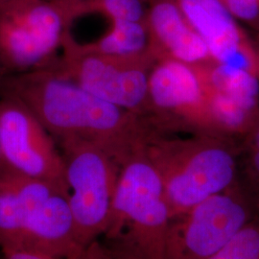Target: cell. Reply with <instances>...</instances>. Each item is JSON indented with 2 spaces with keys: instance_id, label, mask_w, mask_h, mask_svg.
Wrapping results in <instances>:
<instances>
[{
  "instance_id": "1",
  "label": "cell",
  "mask_w": 259,
  "mask_h": 259,
  "mask_svg": "<svg viewBox=\"0 0 259 259\" xmlns=\"http://www.w3.org/2000/svg\"><path fill=\"white\" fill-rule=\"evenodd\" d=\"M3 93L23 103L57 139H80L123 163L154 132L139 115L100 99L42 68L3 79Z\"/></svg>"
},
{
  "instance_id": "2",
  "label": "cell",
  "mask_w": 259,
  "mask_h": 259,
  "mask_svg": "<svg viewBox=\"0 0 259 259\" xmlns=\"http://www.w3.org/2000/svg\"><path fill=\"white\" fill-rule=\"evenodd\" d=\"M143 150L157 170L171 219L239 182V143L153 132Z\"/></svg>"
},
{
  "instance_id": "3",
  "label": "cell",
  "mask_w": 259,
  "mask_h": 259,
  "mask_svg": "<svg viewBox=\"0 0 259 259\" xmlns=\"http://www.w3.org/2000/svg\"><path fill=\"white\" fill-rule=\"evenodd\" d=\"M171 215L157 170L143 146L121 165L104 240L136 259H166Z\"/></svg>"
},
{
  "instance_id": "4",
  "label": "cell",
  "mask_w": 259,
  "mask_h": 259,
  "mask_svg": "<svg viewBox=\"0 0 259 259\" xmlns=\"http://www.w3.org/2000/svg\"><path fill=\"white\" fill-rule=\"evenodd\" d=\"M73 18L65 0H14L0 5V69L20 74L54 62Z\"/></svg>"
},
{
  "instance_id": "5",
  "label": "cell",
  "mask_w": 259,
  "mask_h": 259,
  "mask_svg": "<svg viewBox=\"0 0 259 259\" xmlns=\"http://www.w3.org/2000/svg\"><path fill=\"white\" fill-rule=\"evenodd\" d=\"M58 142L76 238L83 250L106 231L122 163L91 142L73 139Z\"/></svg>"
},
{
  "instance_id": "6",
  "label": "cell",
  "mask_w": 259,
  "mask_h": 259,
  "mask_svg": "<svg viewBox=\"0 0 259 259\" xmlns=\"http://www.w3.org/2000/svg\"><path fill=\"white\" fill-rule=\"evenodd\" d=\"M48 68L100 99L144 118L148 108L149 81L156 56H109L83 53L63 45Z\"/></svg>"
},
{
  "instance_id": "7",
  "label": "cell",
  "mask_w": 259,
  "mask_h": 259,
  "mask_svg": "<svg viewBox=\"0 0 259 259\" xmlns=\"http://www.w3.org/2000/svg\"><path fill=\"white\" fill-rule=\"evenodd\" d=\"M256 216L238 182L171 219L166 259H208Z\"/></svg>"
},
{
  "instance_id": "8",
  "label": "cell",
  "mask_w": 259,
  "mask_h": 259,
  "mask_svg": "<svg viewBox=\"0 0 259 259\" xmlns=\"http://www.w3.org/2000/svg\"><path fill=\"white\" fill-rule=\"evenodd\" d=\"M144 119L160 134L218 137L198 66L170 59L158 60L152 68Z\"/></svg>"
},
{
  "instance_id": "9",
  "label": "cell",
  "mask_w": 259,
  "mask_h": 259,
  "mask_svg": "<svg viewBox=\"0 0 259 259\" xmlns=\"http://www.w3.org/2000/svg\"><path fill=\"white\" fill-rule=\"evenodd\" d=\"M0 170L67 189L55 139L23 103L7 93L0 99Z\"/></svg>"
},
{
  "instance_id": "10",
  "label": "cell",
  "mask_w": 259,
  "mask_h": 259,
  "mask_svg": "<svg viewBox=\"0 0 259 259\" xmlns=\"http://www.w3.org/2000/svg\"><path fill=\"white\" fill-rule=\"evenodd\" d=\"M186 20L204 39L213 61L248 70L259 78L252 42L221 0H175Z\"/></svg>"
},
{
  "instance_id": "11",
  "label": "cell",
  "mask_w": 259,
  "mask_h": 259,
  "mask_svg": "<svg viewBox=\"0 0 259 259\" xmlns=\"http://www.w3.org/2000/svg\"><path fill=\"white\" fill-rule=\"evenodd\" d=\"M146 25L157 58L191 65L212 59L204 39L186 20L175 0H156L147 12Z\"/></svg>"
},
{
  "instance_id": "12",
  "label": "cell",
  "mask_w": 259,
  "mask_h": 259,
  "mask_svg": "<svg viewBox=\"0 0 259 259\" xmlns=\"http://www.w3.org/2000/svg\"><path fill=\"white\" fill-rule=\"evenodd\" d=\"M111 23V30L95 41L79 44L69 33L64 44L83 53L124 57L155 55L146 21H115Z\"/></svg>"
},
{
  "instance_id": "13",
  "label": "cell",
  "mask_w": 259,
  "mask_h": 259,
  "mask_svg": "<svg viewBox=\"0 0 259 259\" xmlns=\"http://www.w3.org/2000/svg\"><path fill=\"white\" fill-rule=\"evenodd\" d=\"M197 66L207 89L226 94L252 111H259V78L256 75L213 60Z\"/></svg>"
},
{
  "instance_id": "14",
  "label": "cell",
  "mask_w": 259,
  "mask_h": 259,
  "mask_svg": "<svg viewBox=\"0 0 259 259\" xmlns=\"http://www.w3.org/2000/svg\"><path fill=\"white\" fill-rule=\"evenodd\" d=\"M73 19L98 14L115 21H146L144 0H65Z\"/></svg>"
},
{
  "instance_id": "15",
  "label": "cell",
  "mask_w": 259,
  "mask_h": 259,
  "mask_svg": "<svg viewBox=\"0 0 259 259\" xmlns=\"http://www.w3.org/2000/svg\"><path fill=\"white\" fill-rule=\"evenodd\" d=\"M239 182L253 202L259 216V113L239 143Z\"/></svg>"
},
{
  "instance_id": "16",
  "label": "cell",
  "mask_w": 259,
  "mask_h": 259,
  "mask_svg": "<svg viewBox=\"0 0 259 259\" xmlns=\"http://www.w3.org/2000/svg\"><path fill=\"white\" fill-rule=\"evenodd\" d=\"M208 259H259V216Z\"/></svg>"
},
{
  "instance_id": "17",
  "label": "cell",
  "mask_w": 259,
  "mask_h": 259,
  "mask_svg": "<svg viewBox=\"0 0 259 259\" xmlns=\"http://www.w3.org/2000/svg\"><path fill=\"white\" fill-rule=\"evenodd\" d=\"M76 259H136L128 252L102 238L90 243Z\"/></svg>"
},
{
  "instance_id": "18",
  "label": "cell",
  "mask_w": 259,
  "mask_h": 259,
  "mask_svg": "<svg viewBox=\"0 0 259 259\" xmlns=\"http://www.w3.org/2000/svg\"><path fill=\"white\" fill-rule=\"evenodd\" d=\"M224 5L232 16L254 22L259 19V0H223Z\"/></svg>"
},
{
  "instance_id": "19",
  "label": "cell",
  "mask_w": 259,
  "mask_h": 259,
  "mask_svg": "<svg viewBox=\"0 0 259 259\" xmlns=\"http://www.w3.org/2000/svg\"><path fill=\"white\" fill-rule=\"evenodd\" d=\"M2 259H57L50 254L30 248H4Z\"/></svg>"
},
{
  "instance_id": "20",
  "label": "cell",
  "mask_w": 259,
  "mask_h": 259,
  "mask_svg": "<svg viewBox=\"0 0 259 259\" xmlns=\"http://www.w3.org/2000/svg\"><path fill=\"white\" fill-rule=\"evenodd\" d=\"M251 42H252L253 48H254V50H255V52H256V55H257L259 59V33L256 38H255L254 40H251Z\"/></svg>"
},
{
  "instance_id": "21",
  "label": "cell",
  "mask_w": 259,
  "mask_h": 259,
  "mask_svg": "<svg viewBox=\"0 0 259 259\" xmlns=\"http://www.w3.org/2000/svg\"><path fill=\"white\" fill-rule=\"evenodd\" d=\"M11 1H14V0H0V5H3V4L8 3V2H11Z\"/></svg>"
},
{
  "instance_id": "22",
  "label": "cell",
  "mask_w": 259,
  "mask_h": 259,
  "mask_svg": "<svg viewBox=\"0 0 259 259\" xmlns=\"http://www.w3.org/2000/svg\"><path fill=\"white\" fill-rule=\"evenodd\" d=\"M0 73H1V69H0Z\"/></svg>"
}]
</instances>
